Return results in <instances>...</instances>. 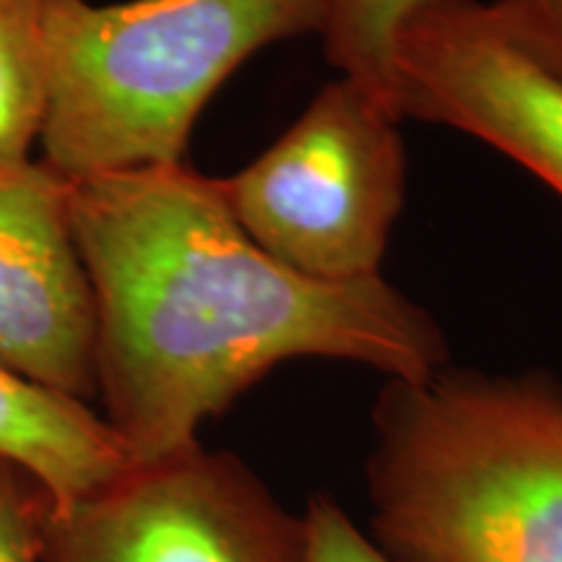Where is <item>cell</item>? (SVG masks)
Returning a JSON list of instances; mask_svg holds the SVG:
<instances>
[{
    "mask_svg": "<svg viewBox=\"0 0 562 562\" xmlns=\"http://www.w3.org/2000/svg\"><path fill=\"white\" fill-rule=\"evenodd\" d=\"M97 315L102 417L149 463L199 446L279 364L341 360L419 383L451 364L440 323L383 277L318 281L248 237L220 178L186 161L70 180Z\"/></svg>",
    "mask_w": 562,
    "mask_h": 562,
    "instance_id": "1",
    "label": "cell"
},
{
    "mask_svg": "<svg viewBox=\"0 0 562 562\" xmlns=\"http://www.w3.org/2000/svg\"><path fill=\"white\" fill-rule=\"evenodd\" d=\"M368 492L393 562H562V383L451 364L389 381Z\"/></svg>",
    "mask_w": 562,
    "mask_h": 562,
    "instance_id": "2",
    "label": "cell"
},
{
    "mask_svg": "<svg viewBox=\"0 0 562 562\" xmlns=\"http://www.w3.org/2000/svg\"><path fill=\"white\" fill-rule=\"evenodd\" d=\"M326 19L328 0H47L42 161L66 180L186 161L214 91Z\"/></svg>",
    "mask_w": 562,
    "mask_h": 562,
    "instance_id": "3",
    "label": "cell"
},
{
    "mask_svg": "<svg viewBox=\"0 0 562 562\" xmlns=\"http://www.w3.org/2000/svg\"><path fill=\"white\" fill-rule=\"evenodd\" d=\"M398 125L396 112L339 76L261 157L220 178L232 214L302 277L334 284L381 277L406 199Z\"/></svg>",
    "mask_w": 562,
    "mask_h": 562,
    "instance_id": "4",
    "label": "cell"
},
{
    "mask_svg": "<svg viewBox=\"0 0 562 562\" xmlns=\"http://www.w3.org/2000/svg\"><path fill=\"white\" fill-rule=\"evenodd\" d=\"M42 562H307L305 516L201 442L47 510Z\"/></svg>",
    "mask_w": 562,
    "mask_h": 562,
    "instance_id": "5",
    "label": "cell"
},
{
    "mask_svg": "<svg viewBox=\"0 0 562 562\" xmlns=\"http://www.w3.org/2000/svg\"><path fill=\"white\" fill-rule=\"evenodd\" d=\"M396 110L469 133L562 199V79L505 40L484 0H432L393 42Z\"/></svg>",
    "mask_w": 562,
    "mask_h": 562,
    "instance_id": "6",
    "label": "cell"
},
{
    "mask_svg": "<svg viewBox=\"0 0 562 562\" xmlns=\"http://www.w3.org/2000/svg\"><path fill=\"white\" fill-rule=\"evenodd\" d=\"M70 180L0 165V364L63 396H97V315L68 216Z\"/></svg>",
    "mask_w": 562,
    "mask_h": 562,
    "instance_id": "7",
    "label": "cell"
},
{
    "mask_svg": "<svg viewBox=\"0 0 562 562\" xmlns=\"http://www.w3.org/2000/svg\"><path fill=\"white\" fill-rule=\"evenodd\" d=\"M0 459L24 469L53 508L76 503L131 467V453L89 402L42 389L0 364Z\"/></svg>",
    "mask_w": 562,
    "mask_h": 562,
    "instance_id": "8",
    "label": "cell"
},
{
    "mask_svg": "<svg viewBox=\"0 0 562 562\" xmlns=\"http://www.w3.org/2000/svg\"><path fill=\"white\" fill-rule=\"evenodd\" d=\"M47 0H0V165L30 161L47 117Z\"/></svg>",
    "mask_w": 562,
    "mask_h": 562,
    "instance_id": "9",
    "label": "cell"
},
{
    "mask_svg": "<svg viewBox=\"0 0 562 562\" xmlns=\"http://www.w3.org/2000/svg\"><path fill=\"white\" fill-rule=\"evenodd\" d=\"M427 3L432 0H328L321 34L328 63L396 115L393 42L404 21Z\"/></svg>",
    "mask_w": 562,
    "mask_h": 562,
    "instance_id": "10",
    "label": "cell"
},
{
    "mask_svg": "<svg viewBox=\"0 0 562 562\" xmlns=\"http://www.w3.org/2000/svg\"><path fill=\"white\" fill-rule=\"evenodd\" d=\"M50 497L24 469L0 459V562H42Z\"/></svg>",
    "mask_w": 562,
    "mask_h": 562,
    "instance_id": "11",
    "label": "cell"
},
{
    "mask_svg": "<svg viewBox=\"0 0 562 562\" xmlns=\"http://www.w3.org/2000/svg\"><path fill=\"white\" fill-rule=\"evenodd\" d=\"M487 5L516 50L562 79V0H487Z\"/></svg>",
    "mask_w": 562,
    "mask_h": 562,
    "instance_id": "12",
    "label": "cell"
},
{
    "mask_svg": "<svg viewBox=\"0 0 562 562\" xmlns=\"http://www.w3.org/2000/svg\"><path fill=\"white\" fill-rule=\"evenodd\" d=\"M302 516L307 529V562H393L331 497H311Z\"/></svg>",
    "mask_w": 562,
    "mask_h": 562,
    "instance_id": "13",
    "label": "cell"
}]
</instances>
